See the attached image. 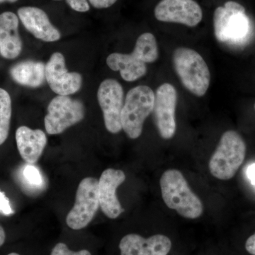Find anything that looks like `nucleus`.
Listing matches in <instances>:
<instances>
[{"instance_id":"nucleus-26","label":"nucleus","mask_w":255,"mask_h":255,"mask_svg":"<svg viewBox=\"0 0 255 255\" xmlns=\"http://www.w3.org/2000/svg\"><path fill=\"white\" fill-rule=\"evenodd\" d=\"M246 248L250 254L255 255V234L248 238L246 241Z\"/></svg>"},{"instance_id":"nucleus-12","label":"nucleus","mask_w":255,"mask_h":255,"mask_svg":"<svg viewBox=\"0 0 255 255\" xmlns=\"http://www.w3.org/2000/svg\"><path fill=\"white\" fill-rule=\"evenodd\" d=\"M126 180V174L121 169H107L99 179V200L101 209L111 219L118 218L124 209L119 202L117 190Z\"/></svg>"},{"instance_id":"nucleus-29","label":"nucleus","mask_w":255,"mask_h":255,"mask_svg":"<svg viewBox=\"0 0 255 255\" xmlns=\"http://www.w3.org/2000/svg\"><path fill=\"white\" fill-rule=\"evenodd\" d=\"M18 0H0V4L4 2H10V3H14L17 1Z\"/></svg>"},{"instance_id":"nucleus-6","label":"nucleus","mask_w":255,"mask_h":255,"mask_svg":"<svg viewBox=\"0 0 255 255\" xmlns=\"http://www.w3.org/2000/svg\"><path fill=\"white\" fill-rule=\"evenodd\" d=\"M99 180L86 177L79 184L75 202L68 213L66 223L71 229L78 231L87 227L95 217L100 207Z\"/></svg>"},{"instance_id":"nucleus-19","label":"nucleus","mask_w":255,"mask_h":255,"mask_svg":"<svg viewBox=\"0 0 255 255\" xmlns=\"http://www.w3.org/2000/svg\"><path fill=\"white\" fill-rule=\"evenodd\" d=\"M132 53L143 63L155 62L158 58V48L155 37L150 33H142L137 38Z\"/></svg>"},{"instance_id":"nucleus-13","label":"nucleus","mask_w":255,"mask_h":255,"mask_svg":"<svg viewBox=\"0 0 255 255\" xmlns=\"http://www.w3.org/2000/svg\"><path fill=\"white\" fill-rule=\"evenodd\" d=\"M172 242L163 235L145 238L137 234L124 236L119 243L121 255H167Z\"/></svg>"},{"instance_id":"nucleus-30","label":"nucleus","mask_w":255,"mask_h":255,"mask_svg":"<svg viewBox=\"0 0 255 255\" xmlns=\"http://www.w3.org/2000/svg\"><path fill=\"white\" fill-rule=\"evenodd\" d=\"M7 255H20L17 254V253H10V254Z\"/></svg>"},{"instance_id":"nucleus-9","label":"nucleus","mask_w":255,"mask_h":255,"mask_svg":"<svg viewBox=\"0 0 255 255\" xmlns=\"http://www.w3.org/2000/svg\"><path fill=\"white\" fill-rule=\"evenodd\" d=\"M177 101V90L173 85L164 83L157 88L152 112L159 135L165 140L172 138L175 134Z\"/></svg>"},{"instance_id":"nucleus-15","label":"nucleus","mask_w":255,"mask_h":255,"mask_svg":"<svg viewBox=\"0 0 255 255\" xmlns=\"http://www.w3.org/2000/svg\"><path fill=\"white\" fill-rule=\"evenodd\" d=\"M21 50L18 16L11 11H5L0 14V55L6 59H14Z\"/></svg>"},{"instance_id":"nucleus-17","label":"nucleus","mask_w":255,"mask_h":255,"mask_svg":"<svg viewBox=\"0 0 255 255\" xmlns=\"http://www.w3.org/2000/svg\"><path fill=\"white\" fill-rule=\"evenodd\" d=\"M107 64L114 71L120 72L122 78L127 82L135 81L147 73L146 63L132 53L130 54L112 53L107 57Z\"/></svg>"},{"instance_id":"nucleus-22","label":"nucleus","mask_w":255,"mask_h":255,"mask_svg":"<svg viewBox=\"0 0 255 255\" xmlns=\"http://www.w3.org/2000/svg\"><path fill=\"white\" fill-rule=\"evenodd\" d=\"M50 255H92L87 250L75 252L70 251L68 247L63 243H59L55 245L52 250Z\"/></svg>"},{"instance_id":"nucleus-23","label":"nucleus","mask_w":255,"mask_h":255,"mask_svg":"<svg viewBox=\"0 0 255 255\" xmlns=\"http://www.w3.org/2000/svg\"><path fill=\"white\" fill-rule=\"evenodd\" d=\"M60 1V0H54ZM69 6L78 12H86L90 10V4L88 0H66Z\"/></svg>"},{"instance_id":"nucleus-20","label":"nucleus","mask_w":255,"mask_h":255,"mask_svg":"<svg viewBox=\"0 0 255 255\" xmlns=\"http://www.w3.org/2000/svg\"><path fill=\"white\" fill-rule=\"evenodd\" d=\"M11 117V100L9 94L0 88V145L9 135Z\"/></svg>"},{"instance_id":"nucleus-10","label":"nucleus","mask_w":255,"mask_h":255,"mask_svg":"<svg viewBox=\"0 0 255 255\" xmlns=\"http://www.w3.org/2000/svg\"><path fill=\"white\" fill-rule=\"evenodd\" d=\"M155 16L163 22L179 23L194 27L201 22L203 12L194 0H162L155 6Z\"/></svg>"},{"instance_id":"nucleus-24","label":"nucleus","mask_w":255,"mask_h":255,"mask_svg":"<svg viewBox=\"0 0 255 255\" xmlns=\"http://www.w3.org/2000/svg\"><path fill=\"white\" fill-rule=\"evenodd\" d=\"M0 213L5 216H10L14 214L12 208L10 205V202L8 198L3 191L0 190Z\"/></svg>"},{"instance_id":"nucleus-3","label":"nucleus","mask_w":255,"mask_h":255,"mask_svg":"<svg viewBox=\"0 0 255 255\" xmlns=\"http://www.w3.org/2000/svg\"><path fill=\"white\" fill-rule=\"evenodd\" d=\"M246 154V142L241 135L234 130L225 132L210 159V172L221 180L231 179L244 162Z\"/></svg>"},{"instance_id":"nucleus-11","label":"nucleus","mask_w":255,"mask_h":255,"mask_svg":"<svg viewBox=\"0 0 255 255\" xmlns=\"http://www.w3.org/2000/svg\"><path fill=\"white\" fill-rule=\"evenodd\" d=\"M45 74L48 85L57 95H73L81 88L82 75L75 72H68L65 66V58L58 52L50 56L46 65Z\"/></svg>"},{"instance_id":"nucleus-16","label":"nucleus","mask_w":255,"mask_h":255,"mask_svg":"<svg viewBox=\"0 0 255 255\" xmlns=\"http://www.w3.org/2000/svg\"><path fill=\"white\" fill-rule=\"evenodd\" d=\"M16 141L18 152L23 160L26 163L34 164L46 147L47 137L40 129L33 130L23 126L16 130Z\"/></svg>"},{"instance_id":"nucleus-27","label":"nucleus","mask_w":255,"mask_h":255,"mask_svg":"<svg viewBox=\"0 0 255 255\" xmlns=\"http://www.w3.org/2000/svg\"><path fill=\"white\" fill-rule=\"evenodd\" d=\"M247 175L251 180L252 184H253L255 187V164H251V166L248 167V169H247Z\"/></svg>"},{"instance_id":"nucleus-21","label":"nucleus","mask_w":255,"mask_h":255,"mask_svg":"<svg viewBox=\"0 0 255 255\" xmlns=\"http://www.w3.org/2000/svg\"><path fill=\"white\" fill-rule=\"evenodd\" d=\"M20 179L26 189L40 191L45 187L44 177L40 169L32 164L26 163L21 169Z\"/></svg>"},{"instance_id":"nucleus-31","label":"nucleus","mask_w":255,"mask_h":255,"mask_svg":"<svg viewBox=\"0 0 255 255\" xmlns=\"http://www.w3.org/2000/svg\"></svg>"},{"instance_id":"nucleus-8","label":"nucleus","mask_w":255,"mask_h":255,"mask_svg":"<svg viewBox=\"0 0 255 255\" xmlns=\"http://www.w3.org/2000/svg\"><path fill=\"white\" fill-rule=\"evenodd\" d=\"M97 99L103 112L106 128L112 133H118L122 130L123 87L117 80L107 79L99 87Z\"/></svg>"},{"instance_id":"nucleus-7","label":"nucleus","mask_w":255,"mask_h":255,"mask_svg":"<svg viewBox=\"0 0 255 255\" xmlns=\"http://www.w3.org/2000/svg\"><path fill=\"white\" fill-rule=\"evenodd\" d=\"M85 110L81 101L58 95L50 101L44 119L46 132L57 135L83 120Z\"/></svg>"},{"instance_id":"nucleus-1","label":"nucleus","mask_w":255,"mask_h":255,"mask_svg":"<svg viewBox=\"0 0 255 255\" xmlns=\"http://www.w3.org/2000/svg\"><path fill=\"white\" fill-rule=\"evenodd\" d=\"M162 199L169 209L182 217L196 219L203 214L204 207L199 198L191 191L183 174L177 169H168L159 181Z\"/></svg>"},{"instance_id":"nucleus-2","label":"nucleus","mask_w":255,"mask_h":255,"mask_svg":"<svg viewBox=\"0 0 255 255\" xmlns=\"http://www.w3.org/2000/svg\"><path fill=\"white\" fill-rule=\"evenodd\" d=\"M174 70L182 85L197 97L206 95L211 81L209 67L196 50L178 48L173 54Z\"/></svg>"},{"instance_id":"nucleus-28","label":"nucleus","mask_w":255,"mask_h":255,"mask_svg":"<svg viewBox=\"0 0 255 255\" xmlns=\"http://www.w3.org/2000/svg\"><path fill=\"white\" fill-rule=\"evenodd\" d=\"M5 239H6V234L2 226L0 225V247L4 245Z\"/></svg>"},{"instance_id":"nucleus-18","label":"nucleus","mask_w":255,"mask_h":255,"mask_svg":"<svg viewBox=\"0 0 255 255\" xmlns=\"http://www.w3.org/2000/svg\"><path fill=\"white\" fill-rule=\"evenodd\" d=\"M46 65L42 62L24 60L10 69L11 78L18 85L29 87L41 86L46 80Z\"/></svg>"},{"instance_id":"nucleus-4","label":"nucleus","mask_w":255,"mask_h":255,"mask_svg":"<svg viewBox=\"0 0 255 255\" xmlns=\"http://www.w3.org/2000/svg\"><path fill=\"white\" fill-rule=\"evenodd\" d=\"M215 36L222 43H238L244 41L251 31V20L246 9L239 3L229 1L224 6L215 10Z\"/></svg>"},{"instance_id":"nucleus-5","label":"nucleus","mask_w":255,"mask_h":255,"mask_svg":"<svg viewBox=\"0 0 255 255\" xmlns=\"http://www.w3.org/2000/svg\"><path fill=\"white\" fill-rule=\"evenodd\" d=\"M155 94L150 87L140 85L129 90L122 112V129L131 139L140 137L144 122L153 111Z\"/></svg>"},{"instance_id":"nucleus-14","label":"nucleus","mask_w":255,"mask_h":255,"mask_svg":"<svg viewBox=\"0 0 255 255\" xmlns=\"http://www.w3.org/2000/svg\"><path fill=\"white\" fill-rule=\"evenodd\" d=\"M18 16L23 26L38 39L46 42L58 41L60 32L50 22L43 10L35 6H23L18 9Z\"/></svg>"},{"instance_id":"nucleus-25","label":"nucleus","mask_w":255,"mask_h":255,"mask_svg":"<svg viewBox=\"0 0 255 255\" xmlns=\"http://www.w3.org/2000/svg\"><path fill=\"white\" fill-rule=\"evenodd\" d=\"M117 0H88L89 3L97 9H105L112 6Z\"/></svg>"}]
</instances>
